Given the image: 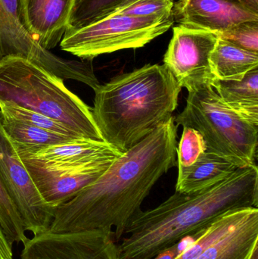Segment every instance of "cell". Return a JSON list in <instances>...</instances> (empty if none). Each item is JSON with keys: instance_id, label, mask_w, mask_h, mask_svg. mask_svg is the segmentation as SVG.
Returning <instances> with one entry per match:
<instances>
[{"instance_id": "2", "label": "cell", "mask_w": 258, "mask_h": 259, "mask_svg": "<svg viewBox=\"0 0 258 259\" xmlns=\"http://www.w3.org/2000/svg\"><path fill=\"white\" fill-rule=\"evenodd\" d=\"M258 208L256 164L237 168L221 182L193 193H175L152 209L133 218L118 245V259H151L194 236L223 214Z\"/></svg>"}, {"instance_id": "15", "label": "cell", "mask_w": 258, "mask_h": 259, "mask_svg": "<svg viewBox=\"0 0 258 259\" xmlns=\"http://www.w3.org/2000/svg\"><path fill=\"white\" fill-rule=\"evenodd\" d=\"M238 167L213 152H206L189 167H178L176 191L193 193L224 181Z\"/></svg>"}, {"instance_id": "26", "label": "cell", "mask_w": 258, "mask_h": 259, "mask_svg": "<svg viewBox=\"0 0 258 259\" xmlns=\"http://www.w3.org/2000/svg\"><path fill=\"white\" fill-rule=\"evenodd\" d=\"M180 243H181V242L176 243L174 246L162 251L160 253L158 254L156 257L151 259H175L178 256L180 252L183 250V249H181Z\"/></svg>"}, {"instance_id": "16", "label": "cell", "mask_w": 258, "mask_h": 259, "mask_svg": "<svg viewBox=\"0 0 258 259\" xmlns=\"http://www.w3.org/2000/svg\"><path fill=\"white\" fill-rule=\"evenodd\" d=\"M212 86L226 105L258 126V68L241 80L215 78Z\"/></svg>"}, {"instance_id": "18", "label": "cell", "mask_w": 258, "mask_h": 259, "mask_svg": "<svg viewBox=\"0 0 258 259\" xmlns=\"http://www.w3.org/2000/svg\"><path fill=\"white\" fill-rule=\"evenodd\" d=\"M1 121L10 140L27 147H45L82 139L51 132L4 117L1 116Z\"/></svg>"}, {"instance_id": "5", "label": "cell", "mask_w": 258, "mask_h": 259, "mask_svg": "<svg viewBox=\"0 0 258 259\" xmlns=\"http://www.w3.org/2000/svg\"><path fill=\"white\" fill-rule=\"evenodd\" d=\"M188 93L184 109L174 117L176 124L196 130L204 138L208 152L238 168L255 164L258 126L226 105L209 83Z\"/></svg>"}, {"instance_id": "1", "label": "cell", "mask_w": 258, "mask_h": 259, "mask_svg": "<svg viewBox=\"0 0 258 259\" xmlns=\"http://www.w3.org/2000/svg\"><path fill=\"white\" fill-rule=\"evenodd\" d=\"M178 125L172 117L121 153L92 184L54 211L55 234L112 231L119 242L152 187L177 164Z\"/></svg>"}, {"instance_id": "8", "label": "cell", "mask_w": 258, "mask_h": 259, "mask_svg": "<svg viewBox=\"0 0 258 259\" xmlns=\"http://www.w3.org/2000/svg\"><path fill=\"white\" fill-rule=\"evenodd\" d=\"M195 235L175 259H248L258 247V208L229 211Z\"/></svg>"}, {"instance_id": "27", "label": "cell", "mask_w": 258, "mask_h": 259, "mask_svg": "<svg viewBox=\"0 0 258 259\" xmlns=\"http://www.w3.org/2000/svg\"><path fill=\"white\" fill-rule=\"evenodd\" d=\"M258 14V0H230Z\"/></svg>"}, {"instance_id": "10", "label": "cell", "mask_w": 258, "mask_h": 259, "mask_svg": "<svg viewBox=\"0 0 258 259\" xmlns=\"http://www.w3.org/2000/svg\"><path fill=\"white\" fill-rule=\"evenodd\" d=\"M218 40L216 33L183 25L174 27L164 65L188 92L215 80L210 57Z\"/></svg>"}, {"instance_id": "23", "label": "cell", "mask_w": 258, "mask_h": 259, "mask_svg": "<svg viewBox=\"0 0 258 259\" xmlns=\"http://www.w3.org/2000/svg\"><path fill=\"white\" fill-rule=\"evenodd\" d=\"M206 152L207 145L201 134L191 127H183L181 139L177 147L178 167L192 165Z\"/></svg>"}, {"instance_id": "22", "label": "cell", "mask_w": 258, "mask_h": 259, "mask_svg": "<svg viewBox=\"0 0 258 259\" xmlns=\"http://www.w3.org/2000/svg\"><path fill=\"white\" fill-rule=\"evenodd\" d=\"M173 0H121L112 13L141 18H170Z\"/></svg>"}, {"instance_id": "21", "label": "cell", "mask_w": 258, "mask_h": 259, "mask_svg": "<svg viewBox=\"0 0 258 259\" xmlns=\"http://www.w3.org/2000/svg\"><path fill=\"white\" fill-rule=\"evenodd\" d=\"M0 228L9 244L24 243L25 228L22 219L0 180Z\"/></svg>"}, {"instance_id": "12", "label": "cell", "mask_w": 258, "mask_h": 259, "mask_svg": "<svg viewBox=\"0 0 258 259\" xmlns=\"http://www.w3.org/2000/svg\"><path fill=\"white\" fill-rule=\"evenodd\" d=\"M19 157L42 199L53 208L71 200L96 181L115 160L42 164L22 155Z\"/></svg>"}, {"instance_id": "24", "label": "cell", "mask_w": 258, "mask_h": 259, "mask_svg": "<svg viewBox=\"0 0 258 259\" xmlns=\"http://www.w3.org/2000/svg\"><path fill=\"white\" fill-rule=\"evenodd\" d=\"M218 38L248 51L258 53V21H245L215 33Z\"/></svg>"}, {"instance_id": "14", "label": "cell", "mask_w": 258, "mask_h": 259, "mask_svg": "<svg viewBox=\"0 0 258 259\" xmlns=\"http://www.w3.org/2000/svg\"><path fill=\"white\" fill-rule=\"evenodd\" d=\"M21 24L46 50L60 44L69 27L75 0H18Z\"/></svg>"}, {"instance_id": "25", "label": "cell", "mask_w": 258, "mask_h": 259, "mask_svg": "<svg viewBox=\"0 0 258 259\" xmlns=\"http://www.w3.org/2000/svg\"><path fill=\"white\" fill-rule=\"evenodd\" d=\"M0 259H13L12 246L6 240L0 228Z\"/></svg>"}, {"instance_id": "4", "label": "cell", "mask_w": 258, "mask_h": 259, "mask_svg": "<svg viewBox=\"0 0 258 259\" xmlns=\"http://www.w3.org/2000/svg\"><path fill=\"white\" fill-rule=\"evenodd\" d=\"M0 103H9L62 123L83 139L105 141L92 109L62 79L21 56L0 61Z\"/></svg>"}, {"instance_id": "11", "label": "cell", "mask_w": 258, "mask_h": 259, "mask_svg": "<svg viewBox=\"0 0 258 259\" xmlns=\"http://www.w3.org/2000/svg\"><path fill=\"white\" fill-rule=\"evenodd\" d=\"M21 259H118L112 231H86L33 236L23 243Z\"/></svg>"}, {"instance_id": "28", "label": "cell", "mask_w": 258, "mask_h": 259, "mask_svg": "<svg viewBox=\"0 0 258 259\" xmlns=\"http://www.w3.org/2000/svg\"><path fill=\"white\" fill-rule=\"evenodd\" d=\"M248 259H258V247L254 249Z\"/></svg>"}, {"instance_id": "20", "label": "cell", "mask_w": 258, "mask_h": 259, "mask_svg": "<svg viewBox=\"0 0 258 259\" xmlns=\"http://www.w3.org/2000/svg\"><path fill=\"white\" fill-rule=\"evenodd\" d=\"M121 0H75L69 21V29L89 25L110 15Z\"/></svg>"}, {"instance_id": "17", "label": "cell", "mask_w": 258, "mask_h": 259, "mask_svg": "<svg viewBox=\"0 0 258 259\" xmlns=\"http://www.w3.org/2000/svg\"><path fill=\"white\" fill-rule=\"evenodd\" d=\"M211 69L215 78L241 80L258 68V53L248 51L218 38L210 57Z\"/></svg>"}, {"instance_id": "6", "label": "cell", "mask_w": 258, "mask_h": 259, "mask_svg": "<svg viewBox=\"0 0 258 259\" xmlns=\"http://www.w3.org/2000/svg\"><path fill=\"white\" fill-rule=\"evenodd\" d=\"M174 23L172 16L141 18L111 13L89 25L67 30L60 47L83 60L92 61L101 55L145 47Z\"/></svg>"}, {"instance_id": "3", "label": "cell", "mask_w": 258, "mask_h": 259, "mask_svg": "<svg viewBox=\"0 0 258 259\" xmlns=\"http://www.w3.org/2000/svg\"><path fill=\"white\" fill-rule=\"evenodd\" d=\"M181 91L165 65H145L97 87L92 116L105 142L123 153L172 118Z\"/></svg>"}, {"instance_id": "9", "label": "cell", "mask_w": 258, "mask_h": 259, "mask_svg": "<svg viewBox=\"0 0 258 259\" xmlns=\"http://www.w3.org/2000/svg\"><path fill=\"white\" fill-rule=\"evenodd\" d=\"M0 180L22 219L25 231L33 236L48 231L55 208L43 200L38 191L13 143L3 129L1 116Z\"/></svg>"}, {"instance_id": "19", "label": "cell", "mask_w": 258, "mask_h": 259, "mask_svg": "<svg viewBox=\"0 0 258 259\" xmlns=\"http://www.w3.org/2000/svg\"><path fill=\"white\" fill-rule=\"evenodd\" d=\"M0 115L4 118L34 126L39 128L46 130L51 132L81 138L62 123L48 118L42 114L24 109L12 103H0Z\"/></svg>"}, {"instance_id": "7", "label": "cell", "mask_w": 258, "mask_h": 259, "mask_svg": "<svg viewBox=\"0 0 258 259\" xmlns=\"http://www.w3.org/2000/svg\"><path fill=\"white\" fill-rule=\"evenodd\" d=\"M9 56H23L63 80H77L93 90L99 85L92 64L59 57L30 36L20 20L18 0H0V61Z\"/></svg>"}, {"instance_id": "13", "label": "cell", "mask_w": 258, "mask_h": 259, "mask_svg": "<svg viewBox=\"0 0 258 259\" xmlns=\"http://www.w3.org/2000/svg\"><path fill=\"white\" fill-rule=\"evenodd\" d=\"M172 18L178 25L220 33L240 23L258 21V14L230 0H177Z\"/></svg>"}]
</instances>
